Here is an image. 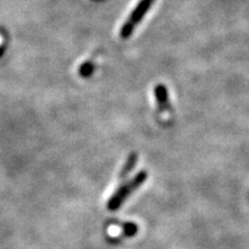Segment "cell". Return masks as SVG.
Segmentation results:
<instances>
[{"instance_id":"obj_1","label":"cell","mask_w":249,"mask_h":249,"mask_svg":"<svg viewBox=\"0 0 249 249\" xmlns=\"http://www.w3.org/2000/svg\"><path fill=\"white\" fill-rule=\"evenodd\" d=\"M145 178H147V176L142 172V173L138 174V176H136L135 178L132 180V181L127 182L124 186L119 187V189H118V191L113 194V196H112L110 200H108V203H107L108 209L110 210L118 209V208L123 204V201L124 200V198H126L127 196H128L133 191H135L138 187L141 186V183L144 181Z\"/></svg>"},{"instance_id":"obj_2","label":"cell","mask_w":249,"mask_h":249,"mask_svg":"<svg viewBox=\"0 0 249 249\" xmlns=\"http://www.w3.org/2000/svg\"><path fill=\"white\" fill-rule=\"evenodd\" d=\"M154 1L155 0H141V1L139 2V5L136 6V8L134 9L132 15L128 18L127 22L124 24L123 29H121L120 35L123 38H127V37L132 35L134 28H135L136 24L142 20L145 13L149 11V8L151 7V5L154 4Z\"/></svg>"},{"instance_id":"obj_3","label":"cell","mask_w":249,"mask_h":249,"mask_svg":"<svg viewBox=\"0 0 249 249\" xmlns=\"http://www.w3.org/2000/svg\"><path fill=\"white\" fill-rule=\"evenodd\" d=\"M156 91V97L158 98V104H160V108L161 111L167 108V90L164 88L163 86H158L156 87L155 89Z\"/></svg>"},{"instance_id":"obj_4","label":"cell","mask_w":249,"mask_h":249,"mask_svg":"<svg viewBox=\"0 0 249 249\" xmlns=\"http://www.w3.org/2000/svg\"><path fill=\"white\" fill-rule=\"evenodd\" d=\"M92 70H93V66L91 64H85L82 67H81L80 74L82 76H88V75H90V74H91Z\"/></svg>"}]
</instances>
